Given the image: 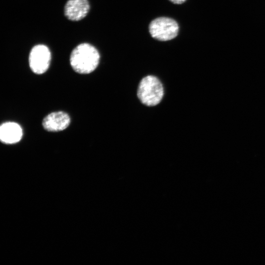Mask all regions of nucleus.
<instances>
[{"label":"nucleus","mask_w":265,"mask_h":265,"mask_svg":"<svg viewBox=\"0 0 265 265\" xmlns=\"http://www.w3.org/2000/svg\"><path fill=\"white\" fill-rule=\"evenodd\" d=\"M100 54L95 47L88 43L78 45L72 52L70 62L77 73L86 74L94 71L100 61Z\"/></svg>","instance_id":"nucleus-1"},{"label":"nucleus","mask_w":265,"mask_h":265,"mask_svg":"<svg viewBox=\"0 0 265 265\" xmlns=\"http://www.w3.org/2000/svg\"><path fill=\"white\" fill-rule=\"evenodd\" d=\"M137 97L144 105L153 106L159 104L164 95V89L159 80L149 75L140 81L137 89Z\"/></svg>","instance_id":"nucleus-2"},{"label":"nucleus","mask_w":265,"mask_h":265,"mask_svg":"<svg viewBox=\"0 0 265 265\" xmlns=\"http://www.w3.org/2000/svg\"><path fill=\"white\" fill-rule=\"evenodd\" d=\"M149 32L151 36L159 41H166L174 38L179 32V25L174 19L159 17L150 24Z\"/></svg>","instance_id":"nucleus-3"},{"label":"nucleus","mask_w":265,"mask_h":265,"mask_svg":"<svg viewBox=\"0 0 265 265\" xmlns=\"http://www.w3.org/2000/svg\"><path fill=\"white\" fill-rule=\"evenodd\" d=\"M51 54L49 48L44 45H37L31 49L29 55V65L36 74L44 73L49 68Z\"/></svg>","instance_id":"nucleus-4"},{"label":"nucleus","mask_w":265,"mask_h":265,"mask_svg":"<svg viewBox=\"0 0 265 265\" xmlns=\"http://www.w3.org/2000/svg\"><path fill=\"white\" fill-rule=\"evenodd\" d=\"M70 123L69 115L63 111L53 112L43 119L42 125L49 132H59L66 129Z\"/></svg>","instance_id":"nucleus-5"},{"label":"nucleus","mask_w":265,"mask_h":265,"mask_svg":"<svg viewBox=\"0 0 265 265\" xmlns=\"http://www.w3.org/2000/svg\"><path fill=\"white\" fill-rule=\"evenodd\" d=\"M89 9L88 0H68L64 7V14L68 19L78 21L84 18Z\"/></svg>","instance_id":"nucleus-6"},{"label":"nucleus","mask_w":265,"mask_h":265,"mask_svg":"<svg viewBox=\"0 0 265 265\" xmlns=\"http://www.w3.org/2000/svg\"><path fill=\"white\" fill-rule=\"evenodd\" d=\"M23 136L21 126L15 122H7L2 124L0 127V139L5 144L18 142Z\"/></svg>","instance_id":"nucleus-7"},{"label":"nucleus","mask_w":265,"mask_h":265,"mask_svg":"<svg viewBox=\"0 0 265 265\" xmlns=\"http://www.w3.org/2000/svg\"><path fill=\"white\" fill-rule=\"evenodd\" d=\"M170 1L175 4H180L184 3L186 0H169Z\"/></svg>","instance_id":"nucleus-8"}]
</instances>
